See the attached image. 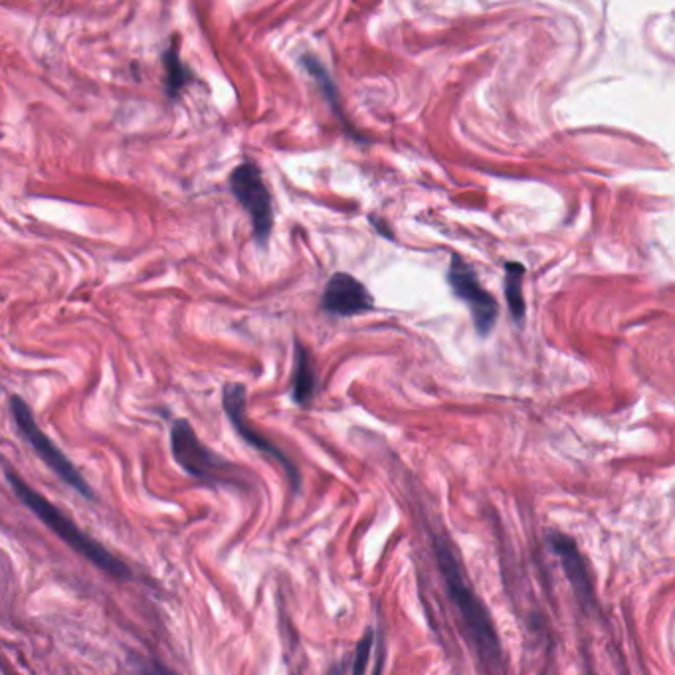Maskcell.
Here are the masks:
<instances>
[{
    "mask_svg": "<svg viewBox=\"0 0 675 675\" xmlns=\"http://www.w3.org/2000/svg\"><path fill=\"white\" fill-rule=\"evenodd\" d=\"M434 555L438 569L442 573V579L446 584L448 596L456 606V612L464 624L466 636L470 638V644L480 654V658L487 664H499L501 660V640L495 630V622L485 606L482 598L478 596L476 588L466 577L464 567L460 565V559L456 551L452 549V543L446 537L436 535L434 537Z\"/></svg>",
    "mask_w": 675,
    "mask_h": 675,
    "instance_id": "6da1fadb",
    "label": "cell"
},
{
    "mask_svg": "<svg viewBox=\"0 0 675 675\" xmlns=\"http://www.w3.org/2000/svg\"><path fill=\"white\" fill-rule=\"evenodd\" d=\"M6 480L10 483L16 499L30 509L56 537H60L70 549L88 559L96 569L117 580H129L133 577L129 565L107 551L94 537L82 531L64 511H60L52 501H48L40 491L30 487L12 468H4Z\"/></svg>",
    "mask_w": 675,
    "mask_h": 675,
    "instance_id": "7a4b0ae2",
    "label": "cell"
},
{
    "mask_svg": "<svg viewBox=\"0 0 675 675\" xmlns=\"http://www.w3.org/2000/svg\"><path fill=\"white\" fill-rule=\"evenodd\" d=\"M171 452L179 468L198 482L250 487L240 476V466L208 448L187 418H175L171 424Z\"/></svg>",
    "mask_w": 675,
    "mask_h": 675,
    "instance_id": "3957f363",
    "label": "cell"
},
{
    "mask_svg": "<svg viewBox=\"0 0 675 675\" xmlns=\"http://www.w3.org/2000/svg\"><path fill=\"white\" fill-rule=\"evenodd\" d=\"M8 410L18 434L32 448V452L46 464V468L52 470L62 482L72 487L76 493H80L84 499L96 501L94 487L82 476V472L74 466V462L54 444V440L38 426L28 402L18 394H10Z\"/></svg>",
    "mask_w": 675,
    "mask_h": 675,
    "instance_id": "277c9868",
    "label": "cell"
},
{
    "mask_svg": "<svg viewBox=\"0 0 675 675\" xmlns=\"http://www.w3.org/2000/svg\"><path fill=\"white\" fill-rule=\"evenodd\" d=\"M228 189L246 210L252 222V236L258 248L270 244L274 232V198L256 161H242L228 177Z\"/></svg>",
    "mask_w": 675,
    "mask_h": 675,
    "instance_id": "5b68a950",
    "label": "cell"
},
{
    "mask_svg": "<svg viewBox=\"0 0 675 675\" xmlns=\"http://www.w3.org/2000/svg\"><path fill=\"white\" fill-rule=\"evenodd\" d=\"M246 400H248V390L246 385L242 383H226L222 386V408L232 424V428L236 430V434L252 448H256L258 452H262L264 456L272 458L274 462H278L290 482L291 489L295 493L301 491V474L297 470V466L291 462L290 456L276 446L268 436H264L258 428H254L246 416Z\"/></svg>",
    "mask_w": 675,
    "mask_h": 675,
    "instance_id": "8992f818",
    "label": "cell"
},
{
    "mask_svg": "<svg viewBox=\"0 0 675 675\" xmlns=\"http://www.w3.org/2000/svg\"><path fill=\"white\" fill-rule=\"evenodd\" d=\"M448 284L456 297H460L472 311L474 325L480 335H487L497 319V301L487 290H483L474 270L458 256H452L450 270H448Z\"/></svg>",
    "mask_w": 675,
    "mask_h": 675,
    "instance_id": "52a82bcc",
    "label": "cell"
},
{
    "mask_svg": "<svg viewBox=\"0 0 675 675\" xmlns=\"http://www.w3.org/2000/svg\"><path fill=\"white\" fill-rule=\"evenodd\" d=\"M321 311L333 317H355L375 309V297L369 288L349 272H335L321 295Z\"/></svg>",
    "mask_w": 675,
    "mask_h": 675,
    "instance_id": "ba28073f",
    "label": "cell"
},
{
    "mask_svg": "<svg viewBox=\"0 0 675 675\" xmlns=\"http://www.w3.org/2000/svg\"><path fill=\"white\" fill-rule=\"evenodd\" d=\"M549 545L553 549V553L561 559L563 571L567 575V579L571 582L575 596L580 604L588 610L596 604V596H594V580L590 575V569L584 561V557L580 555L579 547L575 543V539L563 535V533H551L549 535Z\"/></svg>",
    "mask_w": 675,
    "mask_h": 675,
    "instance_id": "9c48e42d",
    "label": "cell"
},
{
    "mask_svg": "<svg viewBox=\"0 0 675 675\" xmlns=\"http://www.w3.org/2000/svg\"><path fill=\"white\" fill-rule=\"evenodd\" d=\"M299 66L309 74V78H313L315 86L319 88L321 96L327 101V105L331 107V111L339 117V121L345 125L347 133L357 139V141H367L351 123L349 119L345 117V111H343V105H341V97H339V88L331 76V72L325 68V64L311 52H305L299 56Z\"/></svg>",
    "mask_w": 675,
    "mask_h": 675,
    "instance_id": "30bf717a",
    "label": "cell"
},
{
    "mask_svg": "<svg viewBox=\"0 0 675 675\" xmlns=\"http://www.w3.org/2000/svg\"><path fill=\"white\" fill-rule=\"evenodd\" d=\"M317 373L311 363L307 347L295 339L293 349V375H291V398L297 406H309L317 394Z\"/></svg>",
    "mask_w": 675,
    "mask_h": 675,
    "instance_id": "8fae6325",
    "label": "cell"
},
{
    "mask_svg": "<svg viewBox=\"0 0 675 675\" xmlns=\"http://www.w3.org/2000/svg\"><path fill=\"white\" fill-rule=\"evenodd\" d=\"M163 66H165V92L169 99H179L181 92L194 82L193 70L189 66H185V62L181 60V48H179V36H171V42L167 46V50L161 56Z\"/></svg>",
    "mask_w": 675,
    "mask_h": 675,
    "instance_id": "7c38bea8",
    "label": "cell"
},
{
    "mask_svg": "<svg viewBox=\"0 0 675 675\" xmlns=\"http://www.w3.org/2000/svg\"><path fill=\"white\" fill-rule=\"evenodd\" d=\"M523 274L525 268L521 264H507V278H505V295L511 309L513 319L521 321L525 317V301H523Z\"/></svg>",
    "mask_w": 675,
    "mask_h": 675,
    "instance_id": "4fadbf2b",
    "label": "cell"
},
{
    "mask_svg": "<svg viewBox=\"0 0 675 675\" xmlns=\"http://www.w3.org/2000/svg\"><path fill=\"white\" fill-rule=\"evenodd\" d=\"M373 644H375V630H367L363 634V638L357 644V652L353 658V666H351V675H367V668H369V660H371V652H373Z\"/></svg>",
    "mask_w": 675,
    "mask_h": 675,
    "instance_id": "5bb4252c",
    "label": "cell"
},
{
    "mask_svg": "<svg viewBox=\"0 0 675 675\" xmlns=\"http://www.w3.org/2000/svg\"><path fill=\"white\" fill-rule=\"evenodd\" d=\"M131 666L137 675H181L171 670L169 666H165L163 662L155 658H145V656H133Z\"/></svg>",
    "mask_w": 675,
    "mask_h": 675,
    "instance_id": "9a60e30c",
    "label": "cell"
},
{
    "mask_svg": "<svg viewBox=\"0 0 675 675\" xmlns=\"http://www.w3.org/2000/svg\"><path fill=\"white\" fill-rule=\"evenodd\" d=\"M385 660H386L385 642L381 640V648H379V654H377V662H375V668H373V675H383V670H385Z\"/></svg>",
    "mask_w": 675,
    "mask_h": 675,
    "instance_id": "2e32d148",
    "label": "cell"
},
{
    "mask_svg": "<svg viewBox=\"0 0 675 675\" xmlns=\"http://www.w3.org/2000/svg\"><path fill=\"white\" fill-rule=\"evenodd\" d=\"M345 668H347V664L343 662V664H339V666H335L331 672H329V675H343L345 674Z\"/></svg>",
    "mask_w": 675,
    "mask_h": 675,
    "instance_id": "e0dca14e",
    "label": "cell"
}]
</instances>
